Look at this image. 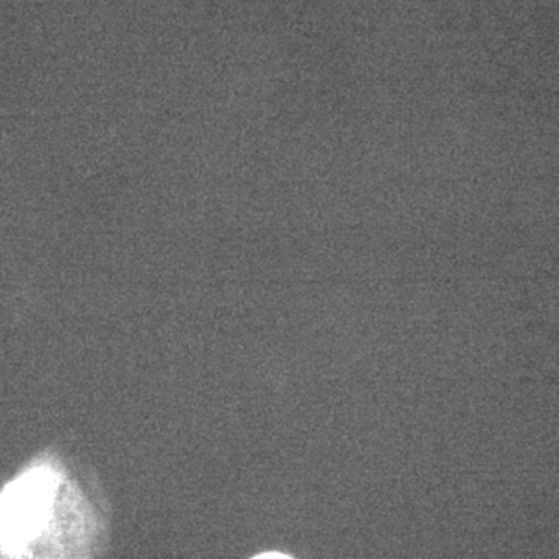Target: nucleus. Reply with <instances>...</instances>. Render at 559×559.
<instances>
[{
	"mask_svg": "<svg viewBox=\"0 0 559 559\" xmlns=\"http://www.w3.org/2000/svg\"><path fill=\"white\" fill-rule=\"evenodd\" d=\"M64 474L39 457L0 491V559H47Z\"/></svg>",
	"mask_w": 559,
	"mask_h": 559,
	"instance_id": "obj_1",
	"label": "nucleus"
},
{
	"mask_svg": "<svg viewBox=\"0 0 559 559\" xmlns=\"http://www.w3.org/2000/svg\"><path fill=\"white\" fill-rule=\"evenodd\" d=\"M253 559H290L289 557H285V555L280 554H264L260 555V557Z\"/></svg>",
	"mask_w": 559,
	"mask_h": 559,
	"instance_id": "obj_2",
	"label": "nucleus"
}]
</instances>
